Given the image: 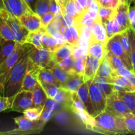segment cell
I'll return each mask as SVG.
<instances>
[{
	"label": "cell",
	"instance_id": "obj_1",
	"mask_svg": "<svg viewBox=\"0 0 135 135\" xmlns=\"http://www.w3.org/2000/svg\"><path fill=\"white\" fill-rule=\"evenodd\" d=\"M94 119L92 131L108 135L129 134L123 117L108 109H105Z\"/></svg>",
	"mask_w": 135,
	"mask_h": 135
},
{
	"label": "cell",
	"instance_id": "obj_2",
	"mask_svg": "<svg viewBox=\"0 0 135 135\" xmlns=\"http://www.w3.org/2000/svg\"><path fill=\"white\" fill-rule=\"evenodd\" d=\"M34 48L35 47L34 46L30 45L14 66L4 86V96H13L20 90L27 69L28 55Z\"/></svg>",
	"mask_w": 135,
	"mask_h": 135
},
{
	"label": "cell",
	"instance_id": "obj_3",
	"mask_svg": "<svg viewBox=\"0 0 135 135\" xmlns=\"http://www.w3.org/2000/svg\"><path fill=\"white\" fill-rule=\"evenodd\" d=\"M56 65L53 57V52L45 48L36 49L28 55L26 72L37 76L43 69H50Z\"/></svg>",
	"mask_w": 135,
	"mask_h": 135
},
{
	"label": "cell",
	"instance_id": "obj_4",
	"mask_svg": "<svg viewBox=\"0 0 135 135\" xmlns=\"http://www.w3.org/2000/svg\"><path fill=\"white\" fill-rule=\"evenodd\" d=\"M30 45L28 43H18L15 51L0 64V95L3 96L4 86L12 69Z\"/></svg>",
	"mask_w": 135,
	"mask_h": 135
},
{
	"label": "cell",
	"instance_id": "obj_5",
	"mask_svg": "<svg viewBox=\"0 0 135 135\" xmlns=\"http://www.w3.org/2000/svg\"><path fill=\"white\" fill-rule=\"evenodd\" d=\"M14 121L18 128L7 132H2L1 134H38L43 131L46 121L42 119L31 120L25 115L15 117Z\"/></svg>",
	"mask_w": 135,
	"mask_h": 135
},
{
	"label": "cell",
	"instance_id": "obj_6",
	"mask_svg": "<svg viewBox=\"0 0 135 135\" xmlns=\"http://www.w3.org/2000/svg\"><path fill=\"white\" fill-rule=\"evenodd\" d=\"M0 15L9 26L16 42L22 44L26 43L29 31L23 26L18 18L13 16L4 8L0 9Z\"/></svg>",
	"mask_w": 135,
	"mask_h": 135
},
{
	"label": "cell",
	"instance_id": "obj_7",
	"mask_svg": "<svg viewBox=\"0 0 135 135\" xmlns=\"http://www.w3.org/2000/svg\"><path fill=\"white\" fill-rule=\"evenodd\" d=\"M88 82L90 97L96 115H98L106 109L107 97L94 83L93 80H88Z\"/></svg>",
	"mask_w": 135,
	"mask_h": 135
},
{
	"label": "cell",
	"instance_id": "obj_8",
	"mask_svg": "<svg viewBox=\"0 0 135 135\" xmlns=\"http://www.w3.org/2000/svg\"><path fill=\"white\" fill-rule=\"evenodd\" d=\"M105 48L106 51H109V52L112 53L113 54L121 58L123 61L126 65L127 68L134 72L133 65L128 59L123 50L122 44H121L119 33L115 34L114 36L108 39V42H106L105 45Z\"/></svg>",
	"mask_w": 135,
	"mask_h": 135
},
{
	"label": "cell",
	"instance_id": "obj_9",
	"mask_svg": "<svg viewBox=\"0 0 135 135\" xmlns=\"http://www.w3.org/2000/svg\"><path fill=\"white\" fill-rule=\"evenodd\" d=\"M34 107L33 105L32 91L20 90L14 96L11 110L18 112Z\"/></svg>",
	"mask_w": 135,
	"mask_h": 135
},
{
	"label": "cell",
	"instance_id": "obj_10",
	"mask_svg": "<svg viewBox=\"0 0 135 135\" xmlns=\"http://www.w3.org/2000/svg\"><path fill=\"white\" fill-rule=\"evenodd\" d=\"M4 9L17 18L35 12L25 0H3Z\"/></svg>",
	"mask_w": 135,
	"mask_h": 135
},
{
	"label": "cell",
	"instance_id": "obj_11",
	"mask_svg": "<svg viewBox=\"0 0 135 135\" xmlns=\"http://www.w3.org/2000/svg\"><path fill=\"white\" fill-rule=\"evenodd\" d=\"M106 109L122 117L127 113H131L125 102L119 98L117 92H113L112 94L107 98Z\"/></svg>",
	"mask_w": 135,
	"mask_h": 135
},
{
	"label": "cell",
	"instance_id": "obj_12",
	"mask_svg": "<svg viewBox=\"0 0 135 135\" xmlns=\"http://www.w3.org/2000/svg\"><path fill=\"white\" fill-rule=\"evenodd\" d=\"M130 3H119L115 8V17L118 22L122 31L131 28V22L129 18V9Z\"/></svg>",
	"mask_w": 135,
	"mask_h": 135
},
{
	"label": "cell",
	"instance_id": "obj_13",
	"mask_svg": "<svg viewBox=\"0 0 135 135\" xmlns=\"http://www.w3.org/2000/svg\"><path fill=\"white\" fill-rule=\"evenodd\" d=\"M105 54L106 51H105V44L90 36L88 42L86 55H89L90 56L98 58L100 60H102L105 57Z\"/></svg>",
	"mask_w": 135,
	"mask_h": 135
},
{
	"label": "cell",
	"instance_id": "obj_14",
	"mask_svg": "<svg viewBox=\"0 0 135 135\" xmlns=\"http://www.w3.org/2000/svg\"><path fill=\"white\" fill-rule=\"evenodd\" d=\"M23 26L29 32H34L42 29L41 17L36 13H29L18 18Z\"/></svg>",
	"mask_w": 135,
	"mask_h": 135
},
{
	"label": "cell",
	"instance_id": "obj_15",
	"mask_svg": "<svg viewBox=\"0 0 135 135\" xmlns=\"http://www.w3.org/2000/svg\"><path fill=\"white\" fill-rule=\"evenodd\" d=\"M78 96L84 105H85V108L88 113L95 117L96 116V113L95 112L94 109L92 105V102H91L90 97L89 95V91H88V82H84L81 86L79 88V89L76 91Z\"/></svg>",
	"mask_w": 135,
	"mask_h": 135
},
{
	"label": "cell",
	"instance_id": "obj_16",
	"mask_svg": "<svg viewBox=\"0 0 135 135\" xmlns=\"http://www.w3.org/2000/svg\"><path fill=\"white\" fill-rule=\"evenodd\" d=\"M101 61L102 60L98 58L86 55L84 73V82L88 81V80H93L94 78L96 76Z\"/></svg>",
	"mask_w": 135,
	"mask_h": 135
},
{
	"label": "cell",
	"instance_id": "obj_17",
	"mask_svg": "<svg viewBox=\"0 0 135 135\" xmlns=\"http://www.w3.org/2000/svg\"><path fill=\"white\" fill-rule=\"evenodd\" d=\"M89 28L90 32V36L105 45L108 40V38L107 36L105 26L102 22L98 16Z\"/></svg>",
	"mask_w": 135,
	"mask_h": 135
},
{
	"label": "cell",
	"instance_id": "obj_18",
	"mask_svg": "<svg viewBox=\"0 0 135 135\" xmlns=\"http://www.w3.org/2000/svg\"><path fill=\"white\" fill-rule=\"evenodd\" d=\"M66 42L71 44L73 47L80 46L83 30L76 25L67 27L63 33Z\"/></svg>",
	"mask_w": 135,
	"mask_h": 135
},
{
	"label": "cell",
	"instance_id": "obj_19",
	"mask_svg": "<svg viewBox=\"0 0 135 135\" xmlns=\"http://www.w3.org/2000/svg\"><path fill=\"white\" fill-rule=\"evenodd\" d=\"M73 51V46L67 42L58 47L55 51H53V57L56 65L72 55Z\"/></svg>",
	"mask_w": 135,
	"mask_h": 135
},
{
	"label": "cell",
	"instance_id": "obj_20",
	"mask_svg": "<svg viewBox=\"0 0 135 135\" xmlns=\"http://www.w3.org/2000/svg\"><path fill=\"white\" fill-rule=\"evenodd\" d=\"M84 83V75H79L77 73H73L70 74V76L61 87L71 92H76L79 87Z\"/></svg>",
	"mask_w": 135,
	"mask_h": 135
},
{
	"label": "cell",
	"instance_id": "obj_21",
	"mask_svg": "<svg viewBox=\"0 0 135 135\" xmlns=\"http://www.w3.org/2000/svg\"><path fill=\"white\" fill-rule=\"evenodd\" d=\"M17 44L18 43L15 40L3 38L0 44V64L15 51Z\"/></svg>",
	"mask_w": 135,
	"mask_h": 135
},
{
	"label": "cell",
	"instance_id": "obj_22",
	"mask_svg": "<svg viewBox=\"0 0 135 135\" xmlns=\"http://www.w3.org/2000/svg\"><path fill=\"white\" fill-rule=\"evenodd\" d=\"M113 90L114 92L130 91L135 92V88L127 78L116 75L113 78Z\"/></svg>",
	"mask_w": 135,
	"mask_h": 135
},
{
	"label": "cell",
	"instance_id": "obj_23",
	"mask_svg": "<svg viewBox=\"0 0 135 135\" xmlns=\"http://www.w3.org/2000/svg\"><path fill=\"white\" fill-rule=\"evenodd\" d=\"M93 81L98 88L101 90L102 92L108 98L111 94L113 93V79H108L105 78L100 77V76H95L93 79Z\"/></svg>",
	"mask_w": 135,
	"mask_h": 135
},
{
	"label": "cell",
	"instance_id": "obj_24",
	"mask_svg": "<svg viewBox=\"0 0 135 135\" xmlns=\"http://www.w3.org/2000/svg\"><path fill=\"white\" fill-rule=\"evenodd\" d=\"M32 98L34 107L44 106L48 100L46 92L39 82L32 90Z\"/></svg>",
	"mask_w": 135,
	"mask_h": 135
},
{
	"label": "cell",
	"instance_id": "obj_25",
	"mask_svg": "<svg viewBox=\"0 0 135 135\" xmlns=\"http://www.w3.org/2000/svg\"><path fill=\"white\" fill-rule=\"evenodd\" d=\"M115 75L116 74L113 72L110 63L105 57L102 60L95 76H100V77L105 78V79L112 80V79H113Z\"/></svg>",
	"mask_w": 135,
	"mask_h": 135
},
{
	"label": "cell",
	"instance_id": "obj_26",
	"mask_svg": "<svg viewBox=\"0 0 135 135\" xmlns=\"http://www.w3.org/2000/svg\"><path fill=\"white\" fill-rule=\"evenodd\" d=\"M54 100L58 104L63 105L67 109H69L72 103V92L65 88L60 87L59 92L54 98Z\"/></svg>",
	"mask_w": 135,
	"mask_h": 135
},
{
	"label": "cell",
	"instance_id": "obj_27",
	"mask_svg": "<svg viewBox=\"0 0 135 135\" xmlns=\"http://www.w3.org/2000/svg\"><path fill=\"white\" fill-rule=\"evenodd\" d=\"M45 32H46V30L44 28L38 31L29 32V34L26 40V43L30 44L36 49L43 48L42 38Z\"/></svg>",
	"mask_w": 135,
	"mask_h": 135
},
{
	"label": "cell",
	"instance_id": "obj_28",
	"mask_svg": "<svg viewBox=\"0 0 135 135\" xmlns=\"http://www.w3.org/2000/svg\"><path fill=\"white\" fill-rule=\"evenodd\" d=\"M38 80L39 83H50L61 87V83L57 79L50 69H43L41 70L38 75Z\"/></svg>",
	"mask_w": 135,
	"mask_h": 135
},
{
	"label": "cell",
	"instance_id": "obj_29",
	"mask_svg": "<svg viewBox=\"0 0 135 135\" xmlns=\"http://www.w3.org/2000/svg\"><path fill=\"white\" fill-rule=\"evenodd\" d=\"M104 25L105 26V31H106L107 36H108V39L113 36H114L115 34H119V33L123 32L115 17H112V18L107 21L104 24Z\"/></svg>",
	"mask_w": 135,
	"mask_h": 135
},
{
	"label": "cell",
	"instance_id": "obj_30",
	"mask_svg": "<svg viewBox=\"0 0 135 135\" xmlns=\"http://www.w3.org/2000/svg\"><path fill=\"white\" fill-rule=\"evenodd\" d=\"M117 93L119 98L125 102L131 112L135 110V92L119 91L117 92Z\"/></svg>",
	"mask_w": 135,
	"mask_h": 135
},
{
	"label": "cell",
	"instance_id": "obj_31",
	"mask_svg": "<svg viewBox=\"0 0 135 135\" xmlns=\"http://www.w3.org/2000/svg\"><path fill=\"white\" fill-rule=\"evenodd\" d=\"M38 83V80L37 76H34L30 73L26 72L20 90L32 91Z\"/></svg>",
	"mask_w": 135,
	"mask_h": 135
},
{
	"label": "cell",
	"instance_id": "obj_32",
	"mask_svg": "<svg viewBox=\"0 0 135 135\" xmlns=\"http://www.w3.org/2000/svg\"><path fill=\"white\" fill-rule=\"evenodd\" d=\"M115 9L113 7H108L99 6L98 11V16L101 20L103 24L105 23L107 21L115 17Z\"/></svg>",
	"mask_w": 135,
	"mask_h": 135
},
{
	"label": "cell",
	"instance_id": "obj_33",
	"mask_svg": "<svg viewBox=\"0 0 135 135\" xmlns=\"http://www.w3.org/2000/svg\"><path fill=\"white\" fill-rule=\"evenodd\" d=\"M105 57L109 61V63H110V65L112 66V68L113 69V72L115 71L116 70L123 68V67H127L121 58L113 54L112 53L109 52V51H106Z\"/></svg>",
	"mask_w": 135,
	"mask_h": 135
},
{
	"label": "cell",
	"instance_id": "obj_34",
	"mask_svg": "<svg viewBox=\"0 0 135 135\" xmlns=\"http://www.w3.org/2000/svg\"><path fill=\"white\" fill-rule=\"evenodd\" d=\"M42 46L44 48L52 52L59 47L54 36L47 32L44 33L42 38Z\"/></svg>",
	"mask_w": 135,
	"mask_h": 135
},
{
	"label": "cell",
	"instance_id": "obj_35",
	"mask_svg": "<svg viewBox=\"0 0 135 135\" xmlns=\"http://www.w3.org/2000/svg\"><path fill=\"white\" fill-rule=\"evenodd\" d=\"M0 34L3 39L15 40L10 27L1 15H0Z\"/></svg>",
	"mask_w": 135,
	"mask_h": 135
},
{
	"label": "cell",
	"instance_id": "obj_36",
	"mask_svg": "<svg viewBox=\"0 0 135 135\" xmlns=\"http://www.w3.org/2000/svg\"><path fill=\"white\" fill-rule=\"evenodd\" d=\"M119 36L121 44H122L123 47L125 54H126L129 61L131 63V44L127 30H124V31L120 32Z\"/></svg>",
	"mask_w": 135,
	"mask_h": 135
},
{
	"label": "cell",
	"instance_id": "obj_37",
	"mask_svg": "<svg viewBox=\"0 0 135 135\" xmlns=\"http://www.w3.org/2000/svg\"><path fill=\"white\" fill-rule=\"evenodd\" d=\"M86 55H83L80 57L75 58L71 74L77 73L79 75H84L86 65Z\"/></svg>",
	"mask_w": 135,
	"mask_h": 135
},
{
	"label": "cell",
	"instance_id": "obj_38",
	"mask_svg": "<svg viewBox=\"0 0 135 135\" xmlns=\"http://www.w3.org/2000/svg\"><path fill=\"white\" fill-rule=\"evenodd\" d=\"M44 108V105L39 107H32V108L24 111L22 113H23L24 115L29 119L38 120L40 119Z\"/></svg>",
	"mask_w": 135,
	"mask_h": 135
},
{
	"label": "cell",
	"instance_id": "obj_39",
	"mask_svg": "<svg viewBox=\"0 0 135 135\" xmlns=\"http://www.w3.org/2000/svg\"><path fill=\"white\" fill-rule=\"evenodd\" d=\"M50 69L52 71V73L55 75V77L57 78V79L60 82L61 84V86L65 83L66 80L69 78V76H70V73L62 69L61 67H59L57 65H55V66L50 68Z\"/></svg>",
	"mask_w": 135,
	"mask_h": 135
},
{
	"label": "cell",
	"instance_id": "obj_40",
	"mask_svg": "<svg viewBox=\"0 0 135 135\" xmlns=\"http://www.w3.org/2000/svg\"><path fill=\"white\" fill-rule=\"evenodd\" d=\"M34 12L40 17L50 12V0H36Z\"/></svg>",
	"mask_w": 135,
	"mask_h": 135
},
{
	"label": "cell",
	"instance_id": "obj_41",
	"mask_svg": "<svg viewBox=\"0 0 135 135\" xmlns=\"http://www.w3.org/2000/svg\"><path fill=\"white\" fill-rule=\"evenodd\" d=\"M42 88L47 94V98L50 100H54V98L59 92L60 87L54 84L46 83H40Z\"/></svg>",
	"mask_w": 135,
	"mask_h": 135
},
{
	"label": "cell",
	"instance_id": "obj_42",
	"mask_svg": "<svg viewBox=\"0 0 135 135\" xmlns=\"http://www.w3.org/2000/svg\"><path fill=\"white\" fill-rule=\"evenodd\" d=\"M131 44V59L135 73V32L131 27L127 29Z\"/></svg>",
	"mask_w": 135,
	"mask_h": 135
},
{
	"label": "cell",
	"instance_id": "obj_43",
	"mask_svg": "<svg viewBox=\"0 0 135 135\" xmlns=\"http://www.w3.org/2000/svg\"><path fill=\"white\" fill-rule=\"evenodd\" d=\"M62 22L61 18H55L46 28V32L51 35L61 31Z\"/></svg>",
	"mask_w": 135,
	"mask_h": 135
},
{
	"label": "cell",
	"instance_id": "obj_44",
	"mask_svg": "<svg viewBox=\"0 0 135 135\" xmlns=\"http://www.w3.org/2000/svg\"><path fill=\"white\" fill-rule=\"evenodd\" d=\"M65 11L69 15L75 18L77 16V15L80 13L78 9L77 5H76V0H69L65 5Z\"/></svg>",
	"mask_w": 135,
	"mask_h": 135
},
{
	"label": "cell",
	"instance_id": "obj_45",
	"mask_svg": "<svg viewBox=\"0 0 135 135\" xmlns=\"http://www.w3.org/2000/svg\"><path fill=\"white\" fill-rule=\"evenodd\" d=\"M75 57L72 55L70 57H69L66 58L65 59L63 60L62 61H61L60 63H57V65L61 67L64 71H67L69 73L71 74L73 69V63L74 61H75Z\"/></svg>",
	"mask_w": 135,
	"mask_h": 135
},
{
	"label": "cell",
	"instance_id": "obj_46",
	"mask_svg": "<svg viewBox=\"0 0 135 135\" xmlns=\"http://www.w3.org/2000/svg\"><path fill=\"white\" fill-rule=\"evenodd\" d=\"M13 99H14V96L7 97L0 95V113L11 108Z\"/></svg>",
	"mask_w": 135,
	"mask_h": 135
},
{
	"label": "cell",
	"instance_id": "obj_47",
	"mask_svg": "<svg viewBox=\"0 0 135 135\" xmlns=\"http://www.w3.org/2000/svg\"><path fill=\"white\" fill-rule=\"evenodd\" d=\"M41 22H42V26L44 29L46 30L47 26L50 23L54 21L55 18V15L50 12H47L46 14L41 16Z\"/></svg>",
	"mask_w": 135,
	"mask_h": 135
},
{
	"label": "cell",
	"instance_id": "obj_48",
	"mask_svg": "<svg viewBox=\"0 0 135 135\" xmlns=\"http://www.w3.org/2000/svg\"><path fill=\"white\" fill-rule=\"evenodd\" d=\"M61 20L62 25L65 28L75 25V18L67 14L65 11L61 12Z\"/></svg>",
	"mask_w": 135,
	"mask_h": 135
},
{
	"label": "cell",
	"instance_id": "obj_49",
	"mask_svg": "<svg viewBox=\"0 0 135 135\" xmlns=\"http://www.w3.org/2000/svg\"><path fill=\"white\" fill-rule=\"evenodd\" d=\"M50 12L55 15V18L61 17V11L55 0H50Z\"/></svg>",
	"mask_w": 135,
	"mask_h": 135
},
{
	"label": "cell",
	"instance_id": "obj_50",
	"mask_svg": "<svg viewBox=\"0 0 135 135\" xmlns=\"http://www.w3.org/2000/svg\"><path fill=\"white\" fill-rule=\"evenodd\" d=\"M114 73L116 74V75H118V76H123V77L127 78V79H129V77H131V76L133 75V73H134L133 71H132L131 70L129 69L126 67H123V68L119 69L116 70L115 71H114Z\"/></svg>",
	"mask_w": 135,
	"mask_h": 135
},
{
	"label": "cell",
	"instance_id": "obj_51",
	"mask_svg": "<svg viewBox=\"0 0 135 135\" xmlns=\"http://www.w3.org/2000/svg\"><path fill=\"white\" fill-rule=\"evenodd\" d=\"M52 36H54V38H55V41H56L57 44L59 47L61 46V45H63V44L65 43V42H67L65 39V37L64 36H63V33L60 32L55 33V34H53Z\"/></svg>",
	"mask_w": 135,
	"mask_h": 135
},
{
	"label": "cell",
	"instance_id": "obj_52",
	"mask_svg": "<svg viewBox=\"0 0 135 135\" xmlns=\"http://www.w3.org/2000/svg\"><path fill=\"white\" fill-rule=\"evenodd\" d=\"M76 2L79 13L86 10L88 0H76Z\"/></svg>",
	"mask_w": 135,
	"mask_h": 135
},
{
	"label": "cell",
	"instance_id": "obj_53",
	"mask_svg": "<svg viewBox=\"0 0 135 135\" xmlns=\"http://www.w3.org/2000/svg\"><path fill=\"white\" fill-rule=\"evenodd\" d=\"M97 2L99 6L113 7V0H97Z\"/></svg>",
	"mask_w": 135,
	"mask_h": 135
},
{
	"label": "cell",
	"instance_id": "obj_54",
	"mask_svg": "<svg viewBox=\"0 0 135 135\" xmlns=\"http://www.w3.org/2000/svg\"><path fill=\"white\" fill-rule=\"evenodd\" d=\"M129 18L131 23L135 22V5L134 6L129 7Z\"/></svg>",
	"mask_w": 135,
	"mask_h": 135
},
{
	"label": "cell",
	"instance_id": "obj_55",
	"mask_svg": "<svg viewBox=\"0 0 135 135\" xmlns=\"http://www.w3.org/2000/svg\"><path fill=\"white\" fill-rule=\"evenodd\" d=\"M57 4L59 5V7L61 9V11L64 12L65 8V5L68 2L69 0H55Z\"/></svg>",
	"mask_w": 135,
	"mask_h": 135
},
{
	"label": "cell",
	"instance_id": "obj_56",
	"mask_svg": "<svg viewBox=\"0 0 135 135\" xmlns=\"http://www.w3.org/2000/svg\"><path fill=\"white\" fill-rule=\"evenodd\" d=\"M26 2L27 3L28 5L31 7V9H32L34 11V7H35L36 2V0H25Z\"/></svg>",
	"mask_w": 135,
	"mask_h": 135
},
{
	"label": "cell",
	"instance_id": "obj_57",
	"mask_svg": "<svg viewBox=\"0 0 135 135\" xmlns=\"http://www.w3.org/2000/svg\"><path fill=\"white\" fill-rule=\"evenodd\" d=\"M131 27L133 28V30L135 32V22H131Z\"/></svg>",
	"mask_w": 135,
	"mask_h": 135
},
{
	"label": "cell",
	"instance_id": "obj_58",
	"mask_svg": "<svg viewBox=\"0 0 135 135\" xmlns=\"http://www.w3.org/2000/svg\"><path fill=\"white\" fill-rule=\"evenodd\" d=\"M3 0H0V9H3Z\"/></svg>",
	"mask_w": 135,
	"mask_h": 135
},
{
	"label": "cell",
	"instance_id": "obj_59",
	"mask_svg": "<svg viewBox=\"0 0 135 135\" xmlns=\"http://www.w3.org/2000/svg\"><path fill=\"white\" fill-rule=\"evenodd\" d=\"M120 3H129V0H120Z\"/></svg>",
	"mask_w": 135,
	"mask_h": 135
},
{
	"label": "cell",
	"instance_id": "obj_60",
	"mask_svg": "<svg viewBox=\"0 0 135 135\" xmlns=\"http://www.w3.org/2000/svg\"><path fill=\"white\" fill-rule=\"evenodd\" d=\"M2 39H3V38H2V36H1V34H0V44H1V40H2Z\"/></svg>",
	"mask_w": 135,
	"mask_h": 135
},
{
	"label": "cell",
	"instance_id": "obj_61",
	"mask_svg": "<svg viewBox=\"0 0 135 135\" xmlns=\"http://www.w3.org/2000/svg\"><path fill=\"white\" fill-rule=\"evenodd\" d=\"M131 113H133V114H134V115H135V110H134V111H133V112H131Z\"/></svg>",
	"mask_w": 135,
	"mask_h": 135
},
{
	"label": "cell",
	"instance_id": "obj_62",
	"mask_svg": "<svg viewBox=\"0 0 135 135\" xmlns=\"http://www.w3.org/2000/svg\"><path fill=\"white\" fill-rule=\"evenodd\" d=\"M131 1H133V2L134 3V5H135V0H131Z\"/></svg>",
	"mask_w": 135,
	"mask_h": 135
},
{
	"label": "cell",
	"instance_id": "obj_63",
	"mask_svg": "<svg viewBox=\"0 0 135 135\" xmlns=\"http://www.w3.org/2000/svg\"><path fill=\"white\" fill-rule=\"evenodd\" d=\"M1 133H2V132H0V134H1Z\"/></svg>",
	"mask_w": 135,
	"mask_h": 135
},
{
	"label": "cell",
	"instance_id": "obj_64",
	"mask_svg": "<svg viewBox=\"0 0 135 135\" xmlns=\"http://www.w3.org/2000/svg\"></svg>",
	"mask_w": 135,
	"mask_h": 135
}]
</instances>
